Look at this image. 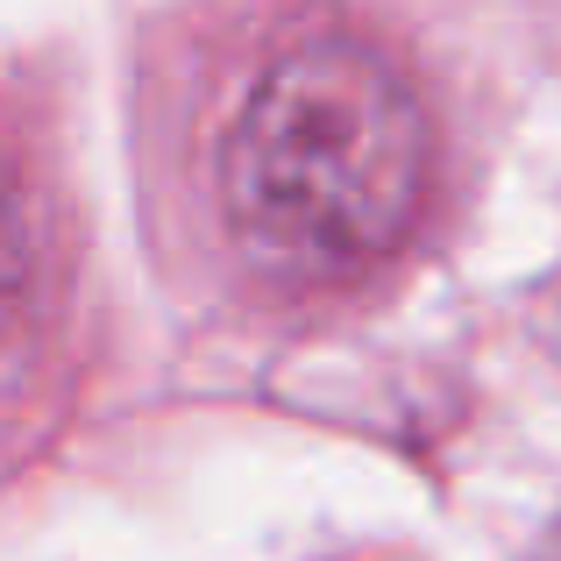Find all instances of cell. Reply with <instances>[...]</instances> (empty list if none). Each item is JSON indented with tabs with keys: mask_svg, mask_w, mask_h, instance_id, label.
Returning a JSON list of instances; mask_svg holds the SVG:
<instances>
[{
	"mask_svg": "<svg viewBox=\"0 0 561 561\" xmlns=\"http://www.w3.org/2000/svg\"><path fill=\"white\" fill-rule=\"evenodd\" d=\"M426 171L434 128L420 93L356 36L277 50L220 142L228 228L285 285H334L383 263L420 220Z\"/></svg>",
	"mask_w": 561,
	"mask_h": 561,
	"instance_id": "1",
	"label": "cell"
}]
</instances>
